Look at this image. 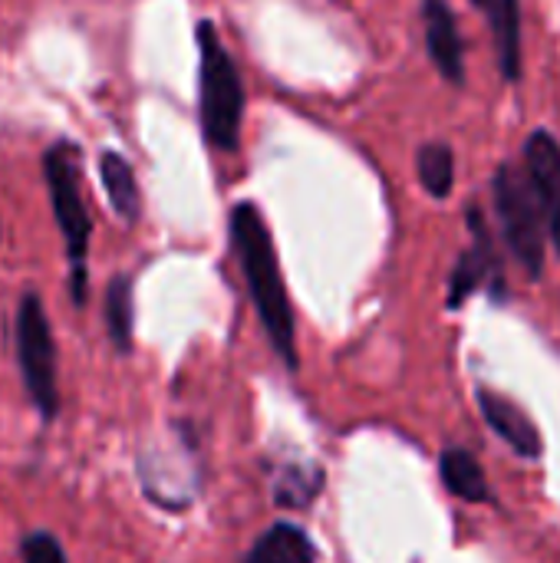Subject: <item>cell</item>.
Segmentation results:
<instances>
[{
    "instance_id": "277c9868",
    "label": "cell",
    "mask_w": 560,
    "mask_h": 563,
    "mask_svg": "<svg viewBox=\"0 0 560 563\" xmlns=\"http://www.w3.org/2000/svg\"><path fill=\"white\" fill-rule=\"evenodd\" d=\"M492 195L498 208V221L515 261L525 267L531 280L545 274V218L538 198L528 185V175L515 162H502L492 178Z\"/></svg>"
},
{
    "instance_id": "2e32d148",
    "label": "cell",
    "mask_w": 560,
    "mask_h": 563,
    "mask_svg": "<svg viewBox=\"0 0 560 563\" xmlns=\"http://www.w3.org/2000/svg\"><path fill=\"white\" fill-rule=\"evenodd\" d=\"M323 488V475L320 472H310V475H300L297 468H290L281 482H277V501L281 505H307L317 492Z\"/></svg>"
},
{
    "instance_id": "6da1fadb",
    "label": "cell",
    "mask_w": 560,
    "mask_h": 563,
    "mask_svg": "<svg viewBox=\"0 0 560 563\" xmlns=\"http://www.w3.org/2000/svg\"><path fill=\"white\" fill-rule=\"evenodd\" d=\"M231 244L241 261L254 310L261 317V327L274 353L284 360L287 369H297V327H294V310L287 300L284 277H281L277 247H274L271 228L264 224L261 211L251 201H241L231 211Z\"/></svg>"
},
{
    "instance_id": "8992f818",
    "label": "cell",
    "mask_w": 560,
    "mask_h": 563,
    "mask_svg": "<svg viewBox=\"0 0 560 563\" xmlns=\"http://www.w3.org/2000/svg\"><path fill=\"white\" fill-rule=\"evenodd\" d=\"M525 175L528 185L538 198L541 218H545V231L551 234L554 247L560 254V142L538 129L528 135L525 142Z\"/></svg>"
},
{
    "instance_id": "8fae6325",
    "label": "cell",
    "mask_w": 560,
    "mask_h": 563,
    "mask_svg": "<svg viewBox=\"0 0 560 563\" xmlns=\"http://www.w3.org/2000/svg\"><path fill=\"white\" fill-rule=\"evenodd\" d=\"M244 563H317V548L297 525H274L257 538Z\"/></svg>"
},
{
    "instance_id": "e0dca14e",
    "label": "cell",
    "mask_w": 560,
    "mask_h": 563,
    "mask_svg": "<svg viewBox=\"0 0 560 563\" xmlns=\"http://www.w3.org/2000/svg\"><path fill=\"white\" fill-rule=\"evenodd\" d=\"M23 563H66V554L59 548V541L46 531H36L30 538H23Z\"/></svg>"
},
{
    "instance_id": "5b68a950",
    "label": "cell",
    "mask_w": 560,
    "mask_h": 563,
    "mask_svg": "<svg viewBox=\"0 0 560 563\" xmlns=\"http://www.w3.org/2000/svg\"><path fill=\"white\" fill-rule=\"evenodd\" d=\"M17 363L23 373V386L30 402L43 419H56L59 412V386H56V343L46 320V310L36 294H23L17 307Z\"/></svg>"
},
{
    "instance_id": "ba28073f",
    "label": "cell",
    "mask_w": 560,
    "mask_h": 563,
    "mask_svg": "<svg viewBox=\"0 0 560 563\" xmlns=\"http://www.w3.org/2000/svg\"><path fill=\"white\" fill-rule=\"evenodd\" d=\"M469 228H472V247L459 257L452 280H449V307L452 310H459L492 277V271H498L495 244H492L485 214L479 208H469Z\"/></svg>"
},
{
    "instance_id": "5bb4252c",
    "label": "cell",
    "mask_w": 560,
    "mask_h": 563,
    "mask_svg": "<svg viewBox=\"0 0 560 563\" xmlns=\"http://www.w3.org/2000/svg\"><path fill=\"white\" fill-rule=\"evenodd\" d=\"M106 333L119 353L132 350V280L125 274L112 277L106 287Z\"/></svg>"
},
{
    "instance_id": "7a4b0ae2",
    "label": "cell",
    "mask_w": 560,
    "mask_h": 563,
    "mask_svg": "<svg viewBox=\"0 0 560 563\" xmlns=\"http://www.w3.org/2000/svg\"><path fill=\"white\" fill-rule=\"evenodd\" d=\"M198 53H201V66H198L201 132L208 145L221 152H238L241 119H244V86L211 20L198 23Z\"/></svg>"
},
{
    "instance_id": "ac0fdd59",
    "label": "cell",
    "mask_w": 560,
    "mask_h": 563,
    "mask_svg": "<svg viewBox=\"0 0 560 563\" xmlns=\"http://www.w3.org/2000/svg\"><path fill=\"white\" fill-rule=\"evenodd\" d=\"M472 3H475V7H479V10H485V7H488V3H492V0H472Z\"/></svg>"
},
{
    "instance_id": "30bf717a",
    "label": "cell",
    "mask_w": 560,
    "mask_h": 563,
    "mask_svg": "<svg viewBox=\"0 0 560 563\" xmlns=\"http://www.w3.org/2000/svg\"><path fill=\"white\" fill-rule=\"evenodd\" d=\"M482 13L488 16L505 79L518 82L521 79V0H492Z\"/></svg>"
},
{
    "instance_id": "52a82bcc",
    "label": "cell",
    "mask_w": 560,
    "mask_h": 563,
    "mask_svg": "<svg viewBox=\"0 0 560 563\" xmlns=\"http://www.w3.org/2000/svg\"><path fill=\"white\" fill-rule=\"evenodd\" d=\"M426 20V49L439 76L452 86H465V43L455 23V13L446 0H422Z\"/></svg>"
},
{
    "instance_id": "9c48e42d",
    "label": "cell",
    "mask_w": 560,
    "mask_h": 563,
    "mask_svg": "<svg viewBox=\"0 0 560 563\" xmlns=\"http://www.w3.org/2000/svg\"><path fill=\"white\" fill-rule=\"evenodd\" d=\"M479 409L485 416V422L492 426V432L521 459H538L545 442L541 432L535 426V419L512 399H505L502 393L492 389H479Z\"/></svg>"
},
{
    "instance_id": "3957f363",
    "label": "cell",
    "mask_w": 560,
    "mask_h": 563,
    "mask_svg": "<svg viewBox=\"0 0 560 563\" xmlns=\"http://www.w3.org/2000/svg\"><path fill=\"white\" fill-rule=\"evenodd\" d=\"M43 178H46L53 218L63 234L69 267H73V300L86 303V254H89L92 221H89V208L83 198V185H79V158L69 142H56L46 148Z\"/></svg>"
},
{
    "instance_id": "9a60e30c",
    "label": "cell",
    "mask_w": 560,
    "mask_h": 563,
    "mask_svg": "<svg viewBox=\"0 0 560 563\" xmlns=\"http://www.w3.org/2000/svg\"><path fill=\"white\" fill-rule=\"evenodd\" d=\"M416 172H419V181L422 188L432 195V198H449L452 195V185H455V155L446 142H429L419 148L416 155Z\"/></svg>"
},
{
    "instance_id": "4fadbf2b",
    "label": "cell",
    "mask_w": 560,
    "mask_h": 563,
    "mask_svg": "<svg viewBox=\"0 0 560 563\" xmlns=\"http://www.w3.org/2000/svg\"><path fill=\"white\" fill-rule=\"evenodd\" d=\"M439 475L446 482V488L469 501V505H482L488 501V478L485 468L479 465V459L465 449H446L439 459Z\"/></svg>"
},
{
    "instance_id": "7c38bea8",
    "label": "cell",
    "mask_w": 560,
    "mask_h": 563,
    "mask_svg": "<svg viewBox=\"0 0 560 563\" xmlns=\"http://www.w3.org/2000/svg\"><path fill=\"white\" fill-rule=\"evenodd\" d=\"M99 175H102V188L109 195L112 211L125 224H135L139 211H142V198H139V181H135L132 165L119 152H102L99 155Z\"/></svg>"
}]
</instances>
